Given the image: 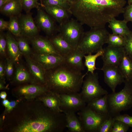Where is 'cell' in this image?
<instances>
[{
	"label": "cell",
	"instance_id": "cell-1",
	"mask_svg": "<svg viewBox=\"0 0 132 132\" xmlns=\"http://www.w3.org/2000/svg\"><path fill=\"white\" fill-rule=\"evenodd\" d=\"M126 0H73L70 12L82 24L91 28L105 27L123 13Z\"/></svg>",
	"mask_w": 132,
	"mask_h": 132
},
{
	"label": "cell",
	"instance_id": "cell-2",
	"mask_svg": "<svg viewBox=\"0 0 132 132\" xmlns=\"http://www.w3.org/2000/svg\"><path fill=\"white\" fill-rule=\"evenodd\" d=\"M87 74H83L81 71L63 63L46 70L45 87L48 90L58 94L78 93Z\"/></svg>",
	"mask_w": 132,
	"mask_h": 132
},
{
	"label": "cell",
	"instance_id": "cell-3",
	"mask_svg": "<svg viewBox=\"0 0 132 132\" xmlns=\"http://www.w3.org/2000/svg\"><path fill=\"white\" fill-rule=\"evenodd\" d=\"M109 33L105 27L91 28L84 32L77 48L85 55L96 53L103 48Z\"/></svg>",
	"mask_w": 132,
	"mask_h": 132
},
{
	"label": "cell",
	"instance_id": "cell-4",
	"mask_svg": "<svg viewBox=\"0 0 132 132\" xmlns=\"http://www.w3.org/2000/svg\"><path fill=\"white\" fill-rule=\"evenodd\" d=\"M124 83V87L120 91L107 95L108 110L111 117H114L122 111L132 107V82L125 80Z\"/></svg>",
	"mask_w": 132,
	"mask_h": 132
},
{
	"label": "cell",
	"instance_id": "cell-5",
	"mask_svg": "<svg viewBox=\"0 0 132 132\" xmlns=\"http://www.w3.org/2000/svg\"><path fill=\"white\" fill-rule=\"evenodd\" d=\"M86 76L83 81L82 91L79 93L86 103H88L94 99L108 94L107 91L100 85L97 73L88 72Z\"/></svg>",
	"mask_w": 132,
	"mask_h": 132
},
{
	"label": "cell",
	"instance_id": "cell-6",
	"mask_svg": "<svg viewBox=\"0 0 132 132\" xmlns=\"http://www.w3.org/2000/svg\"><path fill=\"white\" fill-rule=\"evenodd\" d=\"M85 132H99L101 126L110 117L98 114L87 106L77 113Z\"/></svg>",
	"mask_w": 132,
	"mask_h": 132
},
{
	"label": "cell",
	"instance_id": "cell-7",
	"mask_svg": "<svg viewBox=\"0 0 132 132\" xmlns=\"http://www.w3.org/2000/svg\"><path fill=\"white\" fill-rule=\"evenodd\" d=\"M82 24L76 19L70 18L59 26V33L73 47L77 48L84 33Z\"/></svg>",
	"mask_w": 132,
	"mask_h": 132
},
{
	"label": "cell",
	"instance_id": "cell-8",
	"mask_svg": "<svg viewBox=\"0 0 132 132\" xmlns=\"http://www.w3.org/2000/svg\"><path fill=\"white\" fill-rule=\"evenodd\" d=\"M54 20L42 7L37 9L35 23L40 30L50 37L59 32V26L57 25Z\"/></svg>",
	"mask_w": 132,
	"mask_h": 132
},
{
	"label": "cell",
	"instance_id": "cell-9",
	"mask_svg": "<svg viewBox=\"0 0 132 132\" xmlns=\"http://www.w3.org/2000/svg\"><path fill=\"white\" fill-rule=\"evenodd\" d=\"M60 100V108L65 112L76 113L86 106V103L79 93L59 94Z\"/></svg>",
	"mask_w": 132,
	"mask_h": 132
},
{
	"label": "cell",
	"instance_id": "cell-10",
	"mask_svg": "<svg viewBox=\"0 0 132 132\" xmlns=\"http://www.w3.org/2000/svg\"><path fill=\"white\" fill-rule=\"evenodd\" d=\"M99 69L103 71L104 82L112 92H115L117 85L125 81V79L118 66L103 64V67Z\"/></svg>",
	"mask_w": 132,
	"mask_h": 132
},
{
	"label": "cell",
	"instance_id": "cell-11",
	"mask_svg": "<svg viewBox=\"0 0 132 132\" xmlns=\"http://www.w3.org/2000/svg\"><path fill=\"white\" fill-rule=\"evenodd\" d=\"M28 39L34 52L40 54L61 55L49 38L39 35Z\"/></svg>",
	"mask_w": 132,
	"mask_h": 132
},
{
	"label": "cell",
	"instance_id": "cell-12",
	"mask_svg": "<svg viewBox=\"0 0 132 132\" xmlns=\"http://www.w3.org/2000/svg\"><path fill=\"white\" fill-rule=\"evenodd\" d=\"M21 35L28 39L39 35L40 30L30 12L18 17Z\"/></svg>",
	"mask_w": 132,
	"mask_h": 132
},
{
	"label": "cell",
	"instance_id": "cell-13",
	"mask_svg": "<svg viewBox=\"0 0 132 132\" xmlns=\"http://www.w3.org/2000/svg\"><path fill=\"white\" fill-rule=\"evenodd\" d=\"M30 56L46 70L53 69L64 63L63 57L60 55L40 54L33 51Z\"/></svg>",
	"mask_w": 132,
	"mask_h": 132
},
{
	"label": "cell",
	"instance_id": "cell-14",
	"mask_svg": "<svg viewBox=\"0 0 132 132\" xmlns=\"http://www.w3.org/2000/svg\"><path fill=\"white\" fill-rule=\"evenodd\" d=\"M124 52L123 47L108 45L104 48L102 56L103 64L118 66Z\"/></svg>",
	"mask_w": 132,
	"mask_h": 132
},
{
	"label": "cell",
	"instance_id": "cell-15",
	"mask_svg": "<svg viewBox=\"0 0 132 132\" xmlns=\"http://www.w3.org/2000/svg\"><path fill=\"white\" fill-rule=\"evenodd\" d=\"M23 56L32 77L38 81L41 85L45 86L46 70L30 56Z\"/></svg>",
	"mask_w": 132,
	"mask_h": 132
},
{
	"label": "cell",
	"instance_id": "cell-16",
	"mask_svg": "<svg viewBox=\"0 0 132 132\" xmlns=\"http://www.w3.org/2000/svg\"><path fill=\"white\" fill-rule=\"evenodd\" d=\"M85 55L80 50L75 48L63 56L64 63L73 69L82 71L84 69L82 59Z\"/></svg>",
	"mask_w": 132,
	"mask_h": 132
},
{
	"label": "cell",
	"instance_id": "cell-17",
	"mask_svg": "<svg viewBox=\"0 0 132 132\" xmlns=\"http://www.w3.org/2000/svg\"><path fill=\"white\" fill-rule=\"evenodd\" d=\"M42 7L59 25L69 19L70 14L71 15L67 10L59 6L48 5Z\"/></svg>",
	"mask_w": 132,
	"mask_h": 132
},
{
	"label": "cell",
	"instance_id": "cell-18",
	"mask_svg": "<svg viewBox=\"0 0 132 132\" xmlns=\"http://www.w3.org/2000/svg\"><path fill=\"white\" fill-rule=\"evenodd\" d=\"M11 34L9 31L5 34L7 42V57L15 63L21 61L23 55L15 38Z\"/></svg>",
	"mask_w": 132,
	"mask_h": 132
},
{
	"label": "cell",
	"instance_id": "cell-19",
	"mask_svg": "<svg viewBox=\"0 0 132 132\" xmlns=\"http://www.w3.org/2000/svg\"><path fill=\"white\" fill-rule=\"evenodd\" d=\"M41 100L44 105L57 112H63L60 108V100L59 94L48 90L44 93Z\"/></svg>",
	"mask_w": 132,
	"mask_h": 132
},
{
	"label": "cell",
	"instance_id": "cell-20",
	"mask_svg": "<svg viewBox=\"0 0 132 132\" xmlns=\"http://www.w3.org/2000/svg\"><path fill=\"white\" fill-rule=\"evenodd\" d=\"M49 39L57 51L63 57L75 49L70 45L59 33L50 37Z\"/></svg>",
	"mask_w": 132,
	"mask_h": 132
},
{
	"label": "cell",
	"instance_id": "cell-21",
	"mask_svg": "<svg viewBox=\"0 0 132 132\" xmlns=\"http://www.w3.org/2000/svg\"><path fill=\"white\" fill-rule=\"evenodd\" d=\"M108 95L94 99L88 103L87 106L98 114L110 116L108 110Z\"/></svg>",
	"mask_w": 132,
	"mask_h": 132
},
{
	"label": "cell",
	"instance_id": "cell-22",
	"mask_svg": "<svg viewBox=\"0 0 132 132\" xmlns=\"http://www.w3.org/2000/svg\"><path fill=\"white\" fill-rule=\"evenodd\" d=\"M23 10L20 0H10L0 9L2 14L10 17L13 16L19 17Z\"/></svg>",
	"mask_w": 132,
	"mask_h": 132
},
{
	"label": "cell",
	"instance_id": "cell-23",
	"mask_svg": "<svg viewBox=\"0 0 132 132\" xmlns=\"http://www.w3.org/2000/svg\"><path fill=\"white\" fill-rule=\"evenodd\" d=\"M127 23L124 20H119L114 18L109 22L108 26L112 33L125 37L132 31L127 26Z\"/></svg>",
	"mask_w": 132,
	"mask_h": 132
},
{
	"label": "cell",
	"instance_id": "cell-24",
	"mask_svg": "<svg viewBox=\"0 0 132 132\" xmlns=\"http://www.w3.org/2000/svg\"><path fill=\"white\" fill-rule=\"evenodd\" d=\"M67 125L66 128L70 132H85L81 122L76 113L65 112Z\"/></svg>",
	"mask_w": 132,
	"mask_h": 132
},
{
	"label": "cell",
	"instance_id": "cell-25",
	"mask_svg": "<svg viewBox=\"0 0 132 132\" xmlns=\"http://www.w3.org/2000/svg\"><path fill=\"white\" fill-rule=\"evenodd\" d=\"M14 79L18 83H23L29 81L32 77L28 69L21 61L15 63Z\"/></svg>",
	"mask_w": 132,
	"mask_h": 132
},
{
	"label": "cell",
	"instance_id": "cell-26",
	"mask_svg": "<svg viewBox=\"0 0 132 132\" xmlns=\"http://www.w3.org/2000/svg\"><path fill=\"white\" fill-rule=\"evenodd\" d=\"M118 67L125 80L132 79V59L125 51Z\"/></svg>",
	"mask_w": 132,
	"mask_h": 132
},
{
	"label": "cell",
	"instance_id": "cell-27",
	"mask_svg": "<svg viewBox=\"0 0 132 132\" xmlns=\"http://www.w3.org/2000/svg\"><path fill=\"white\" fill-rule=\"evenodd\" d=\"M19 93L26 96H35L38 94H44L49 90L46 87L40 85H25L18 89Z\"/></svg>",
	"mask_w": 132,
	"mask_h": 132
},
{
	"label": "cell",
	"instance_id": "cell-28",
	"mask_svg": "<svg viewBox=\"0 0 132 132\" xmlns=\"http://www.w3.org/2000/svg\"><path fill=\"white\" fill-rule=\"evenodd\" d=\"M104 52V48L96 53L95 54H88L87 55H85L84 57L85 59L84 65L87 69L88 73L90 72L93 73L94 71L97 68L96 66V62L97 59L99 57L102 56Z\"/></svg>",
	"mask_w": 132,
	"mask_h": 132
},
{
	"label": "cell",
	"instance_id": "cell-29",
	"mask_svg": "<svg viewBox=\"0 0 132 132\" xmlns=\"http://www.w3.org/2000/svg\"><path fill=\"white\" fill-rule=\"evenodd\" d=\"M20 52L23 56H31L33 51L31 48L28 39L21 35L15 37Z\"/></svg>",
	"mask_w": 132,
	"mask_h": 132
},
{
	"label": "cell",
	"instance_id": "cell-30",
	"mask_svg": "<svg viewBox=\"0 0 132 132\" xmlns=\"http://www.w3.org/2000/svg\"><path fill=\"white\" fill-rule=\"evenodd\" d=\"M125 37L117 34L109 33L107 38L106 43L109 45L124 47L125 44Z\"/></svg>",
	"mask_w": 132,
	"mask_h": 132
},
{
	"label": "cell",
	"instance_id": "cell-31",
	"mask_svg": "<svg viewBox=\"0 0 132 132\" xmlns=\"http://www.w3.org/2000/svg\"><path fill=\"white\" fill-rule=\"evenodd\" d=\"M8 30L15 37L21 35L18 16H13L10 17Z\"/></svg>",
	"mask_w": 132,
	"mask_h": 132
},
{
	"label": "cell",
	"instance_id": "cell-32",
	"mask_svg": "<svg viewBox=\"0 0 132 132\" xmlns=\"http://www.w3.org/2000/svg\"><path fill=\"white\" fill-rule=\"evenodd\" d=\"M40 3L42 7L48 5L59 6L66 9L70 13V4L66 0H42Z\"/></svg>",
	"mask_w": 132,
	"mask_h": 132
},
{
	"label": "cell",
	"instance_id": "cell-33",
	"mask_svg": "<svg viewBox=\"0 0 132 132\" xmlns=\"http://www.w3.org/2000/svg\"><path fill=\"white\" fill-rule=\"evenodd\" d=\"M20 0L23 10L26 13H30L33 8H36L37 9L41 6V4L38 2V0Z\"/></svg>",
	"mask_w": 132,
	"mask_h": 132
},
{
	"label": "cell",
	"instance_id": "cell-34",
	"mask_svg": "<svg viewBox=\"0 0 132 132\" xmlns=\"http://www.w3.org/2000/svg\"><path fill=\"white\" fill-rule=\"evenodd\" d=\"M7 42L5 34L3 32L0 33V55L1 59H5L7 57Z\"/></svg>",
	"mask_w": 132,
	"mask_h": 132
},
{
	"label": "cell",
	"instance_id": "cell-35",
	"mask_svg": "<svg viewBox=\"0 0 132 132\" xmlns=\"http://www.w3.org/2000/svg\"><path fill=\"white\" fill-rule=\"evenodd\" d=\"M5 61L6 76L9 79L13 74L15 63L8 57L5 59Z\"/></svg>",
	"mask_w": 132,
	"mask_h": 132
},
{
	"label": "cell",
	"instance_id": "cell-36",
	"mask_svg": "<svg viewBox=\"0 0 132 132\" xmlns=\"http://www.w3.org/2000/svg\"><path fill=\"white\" fill-rule=\"evenodd\" d=\"M115 121L114 117H110L102 124L99 132H111Z\"/></svg>",
	"mask_w": 132,
	"mask_h": 132
},
{
	"label": "cell",
	"instance_id": "cell-37",
	"mask_svg": "<svg viewBox=\"0 0 132 132\" xmlns=\"http://www.w3.org/2000/svg\"><path fill=\"white\" fill-rule=\"evenodd\" d=\"M125 37V42L123 47L124 51L126 54L132 59V31Z\"/></svg>",
	"mask_w": 132,
	"mask_h": 132
},
{
	"label": "cell",
	"instance_id": "cell-38",
	"mask_svg": "<svg viewBox=\"0 0 132 132\" xmlns=\"http://www.w3.org/2000/svg\"><path fill=\"white\" fill-rule=\"evenodd\" d=\"M130 127L122 122L115 120L111 132H126Z\"/></svg>",
	"mask_w": 132,
	"mask_h": 132
},
{
	"label": "cell",
	"instance_id": "cell-39",
	"mask_svg": "<svg viewBox=\"0 0 132 132\" xmlns=\"http://www.w3.org/2000/svg\"><path fill=\"white\" fill-rule=\"evenodd\" d=\"M115 120L121 121L129 127H132V116L127 114H119L114 117Z\"/></svg>",
	"mask_w": 132,
	"mask_h": 132
},
{
	"label": "cell",
	"instance_id": "cell-40",
	"mask_svg": "<svg viewBox=\"0 0 132 132\" xmlns=\"http://www.w3.org/2000/svg\"><path fill=\"white\" fill-rule=\"evenodd\" d=\"M123 13V20L127 22H131L132 23V3L124 7Z\"/></svg>",
	"mask_w": 132,
	"mask_h": 132
},
{
	"label": "cell",
	"instance_id": "cell-41",
	"mask_svg": "<svg viewBox=\"0 0 132 132\" xmlns=\"http://www.w3.org/2000/svg\"><path fill=\"white\" fill-rule=\"evenodd\" d=\"M0 61V77L1 80L3 81L4 77L6 76L5 71V60H3V59Z\"/></svg>",
	"mask_w": 132,
	"mask_h": 132
},
{
	"label": "cell",
	"instance_id": "cell-42",
	"mask_svg": "<svg viewBox=\"0 0 132 132\" xmlns=\"http://www.w3.org/2000/svg\"><path fill=\"white\" fill-rule=\"evenodd\" d=\"M9 21H5L2 18L0 19V31L3 32L6 30H8Z\"/></svg>",
	"mask_w": 132,
	"mask_h": 132
},
{
	"label": "cell",
	"instance_id": "cell-43",
	"mask_svg": "<svg viewBox=\"0 0 132 132\" xmlns=\"http://www.w3.org/2000/svg\"><path fill=\"white\" fill-rule=\"evenodd\" d=\"M17 101H12L10 102L8 107H7V110L8 111L12 110L16 106L17 103Z\"/></svg>",
	"mask_w": 132,
	"mask_h": 132
},
{
	"label": "cell",
	"instance_id": "cell-44",
	"mask_svg": "<svg viewBox=\"0 0 132 132\" xmlns=\"http://www.w3.org/2000/svg\"><path fill=\"white\" fill-rule=\"evenodd\" d=\"M7 95L6 93L4 91L1 92L0 94V98L2 99H5Z\"/></svg>",
	"mask_w": 132,
	"mask_h": 132
},
{
	"label": "cell",
	"instance_id": "cell-45",
	"mask_svg": "<svg viewBox=\"0 0 132 132\" xmlns=\"http://www.w3.org/2000/svg\"><path fill=\"white\" fill-rule=\"evenodd\" d=\"M10 102L8 100L6 99H4L2 101L3 105L6 108L8 107Z\"/></svg>",
	"mask_w": 132,
	"mask_h": 132
},
{
	"label": "cell",
	"instance_id": "cell-46",
	"mask_svg": "<svg viewBox=\"0 0 132 132\" xmlns=\"http://www.w3.org/2000/svg\"><path fill=\"white\" fill-rule=\"evenodd\" d=\"M8 1L5 0H0V9Z\"/></svg>",
	"mask_w": 132,
	"mask_h": 132
},
{
	"label": "cell",
	"instance_id": "cell-47",
	"mask_svg": "<svg viewBox=\"0 0 132 132\" xmlns=\"http://www.w3.org/2000/svg\"><path fill=\"white\" fill-rule=\"evenodd\" d=\"M67 1L70 5L72 3L73 0H66Z\"/></svg>",
	"mask_w": 132,
	"mask_h": 132
},
{
	"label": "cell",
	"instance_id": "cell-48",
	"mask_svg": "<svg viewBox=\"0 0 132 132\" xmlns=\"http://www.w3.org/2000/svg\"><path fill=\"white\" fill-rule=\"evenodd\" d=\"M128 4H130L132 3V0H127Z\"/></svg>",
	"mask_w": 132,
	"mask_h": 132
},
{
	"label": "cell",
	"instance_id": "cell-49",
	"mask_svg": "<svg viewBox=\"0 0 132 132\" xmlns=\"http://www.w3.org/2000/svg\"><path fill=\"white\" fill-rule=\"evenodd\" d=\"M40 0V2H41L42 0Z\"/></svg>",
	"mask_w": 132,
	"mask_h": 132
},
{
	"label": "cell",
	"instance_id": "cell-50",
	"mask_svg": "<svg viewBox=\"0 0 132 132\" xmlns=\"http://www.w3.org/2000/svg\"><path fill=\"white\" fill-rule=\"evenodd\" d=\"M7 0V1H9L10 0Z\"/></svg>",
	"mask_w": 132,
	"mask_h": 132
},
{
	"label": "cell",
	"instance_id": "cell-51",
	"mask_svg": "<svg viewBox=\"0 0 132 132\" xmlns=\"http://www.w3.org/2000/svg\"><path fill=\"white\" fill-rule=\"evenodd\" d=\"M131 81L132 82V79L131 80Z\"/></svg>",
	"mask_w": 132,
	"mask_h": 132
}]
</instances>
